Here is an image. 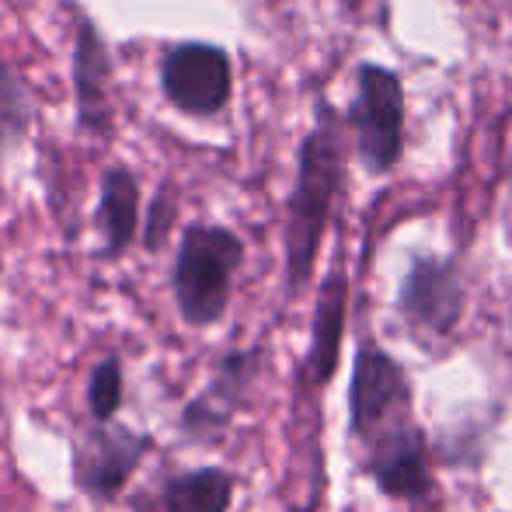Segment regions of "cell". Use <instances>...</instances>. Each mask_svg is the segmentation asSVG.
<instances>
[{"instance_id": "3957f363", "label": "cell", "mask_w": 512, "mask_h": 512, "mask_svg": "<svg viewBox=\"0 0 512 512\" xmlns=\"http://www.w3.org/2000/svg\"><path fill=\"white\" fill-rule=\"evenodd\" d=\"M244 262V241L220 223H189L178 241L171 290L178 314L192 328H209L230 307L234 276Z\"/></svg>"}, {"instance_id": "9a60e30c", "label": "cell", "mask_w": 512, "mask_h": 512, "mask_svg": "<svg viewBox=\"0 0 512 512\" xmlns=\"http://www.w3.org/2000/svg\"><path fill=\"white\" fill-rule=\"evenodd\" d=\"M171 216H175V199L168 192H157L154 206H150V216H147V248L157 251V244H164L168 237V227H171Z\"/></svg>"}, {"instance_id": "277c9868", "label": "cell", "mask_w": 512, "mask_h": 512, "mask_svg": "<svg viewBox=\"0 0 512 512\" xmlns=\"http://www.w3.org/2000/svg\"><path fill=\"white\" fill-rule=\"evenodd\" d=\"M161 95L175 112L189 119H213L230 105L234 95V63L216 42H175L164 49L157 67Z\"/></svg>"}, {"instance_id": "ac0fdd59", "label": "cell", "mask_w": 512, "mask_h": 512, "mask_svg": "<svg viewBox=\"0 0 512 512\" xmlns=\"http://www.w3.org/2000/svg\"><path fill=\"white\" fill-rule=\"evenodd\" d=\"M157 512H161V509H157Z\"/></svg>"}, {"instance_id": "8fae6325", "label": "cell", "mask_w": 512, "mask_h": 512, "mask_svg": "<svg viewBox=\"0 0 512 512\" xmlns=\"http://www.w3.org/2000/svg\"><path fill=\"white\" fill-rule=\"evenodd\" d=\"M258 356L255 352H234L220 363V377L185 408L182 425L192 432V436H213L227 425L230 411L241 401V391L248 387L251 373H255Z\"/></svg>"}, {"instance_id": "6da1fadb", "label": "cell", "mask_w": 512, "mask_h": 512, "mask_svg": "<svg viewBox=\"0 0 512 512\" xmlns=\"http://www.w3.org/2000/svg\"><path fill=\"white\" fill-rule=\"evenodd\" d=\"M349 436L359 467L380 492L401 502H422L432 492L425 429L415 418L411 384L377 338H363L349 384Z\"/></svg>"}, {"instance_id": "4fadbf2b", "label": "cell", "mask_w": 512, "mask_h": 512, "mask_svg": "<svg viewBox=\"0 0 512 512\" xmlns=\"http://www.w3.org/2000/svg\"><path fill=\"white\" fill-rule=\"evenodd\" d=\"M234 499V478L223 467H199L164 485L161 512H227Z\"/></svg>"}, {"instance_id": "e0dca14e", "label": "cell", "mask_w": 512, "mask_h": 512, "mask_svg": "<svg viewBox=\"0 0 512 512\" xmlns=\"http://www.w3.org/2000/svg\"><path fill=\"white\" fill-rule=\"evenodd\" d=\"M509 185H512V175H509Z\"/></svg>"}, {"instance_id": "9c48e42d", "label": "cell", "mask_w": 512, "mask_h": 512, "mask_svg": "<svg viewBox=\"0 0 512 512\" xmlns=\"http://www.w3.org/2000/svg\"><path fill=\"white\" fill-rule=\"evenodd\" d=\"M98 230H102V258H122L140 230V178L129 164L112 161L102 171V199H98Z\"/></svg>"}, {"instance_id": "5bb4252c", "label": "cell", "mask_w": 512, "mask_h": 512, "mask_svg": "<svg viewBox=\"0 0 512 512\" xmlns=\"http://www.w3.org/2000/svg\"><path fill=\"white\" fill-rule=\"evenodd\" d=\"M122 405V363L115 356H105L95 366L88 384V408L95 422H112V415Z\"/></svg>"}, {"instance_id": "7a4b0ae2", "label": "cell", "mask_w": 512, "mask_h": 512, "mask_svg": "<svg viewBox=\"0 0 512 512\" xmlns=\"http://www.w3.org/2000/svg\"><path fill=\"white\" fill-rule=\"evenodd\" d=\"M345 185V136L342 119L328 105H317L314 129L300 143L297 182L286 203V290L297 297L314 272L324 230L331 223V209Z\"/></svg>"}, {"instance_id": "8992f818", "label": "cell", "mask_w": 512, "mask_h": 512, "mask_svg": "<svg viewBox=\"0 0 512 512\" xmlns=\"http://www.w3.org/2000/svg\"><path fill=\"white\" fill-rule=\"evenodd\" d=\"M74 126L84 140L115 136V67L105 35L84 11H74Z\"/></svg>"}, {"instance_id": "5b68a950", "label": "cell", "mask_w": 512, "mask_h": 512, "mask_svg": "<svg viewBox=\"0 0 512 512\" xmlns=\"http://www.w3.org/2000/svg\"><path fill=\"white\" fill-rule=\"evenodd\" d=\"M359 157L370 171L384 175L398 164L405 147V91L401 81L384 67L359 70V91L352 102Z\"/></svg>"}, {"instance_id": "2e32d148", "label": "cell", "mask_w": 512, "mask_h": 512, "mask_svg": "<svg viewBox=\"0 0 512 512\" xmlns=\"http://www.w3.org/2000/svg\"><path fill=\"white\" fill-rule=\"evenodd\" d=\"M4 422H7V411H4V380H0V439H4Z\"/></svg>"}, {"instance_id": "7c38bea8", "label": "cell", "mask_w": 512, "mask_h": 512, "mask_svg": "<svg viewBox=\"0 0 512 512\" xmlns=\"http://www.w3.org/2000/svg\"><path fill=\"white\" fill-rule=\"evenodd\" d=\"M35 119H39V102H35L32 84L0 49V161L28 140Z\"/></svg>"}, {"instance_id": "52a82bcc", "label": "cell", "mask_w": 512, "mask_h": 512, "mask_svg": "<svg viewBox=\"0 0 512 512\" xmlns=\"http://www.w3.org/2000/svg\"><path fill=\"white\" fill-rule=\"evenodd\" d=\"M401 314L429 335H450L464 317V283L446 258H415L401 283Z\"/></svg>"}, {"instance_id": "30bf717a", "label": "cell", "mask_w": 512, "mask_h": 512, "mask_svg": "<svg viewBox=\"0 0 512 512\" xmlns=\"http://www.w3.org/2000/svg\"><path fill=\"white\" fill-rule=\"evenodd\" d=\"M345 307H349V279L345 269H331L321 283L314 307V331H310V380L324 387L338 370V352H342L345 331Z\"/></svg>"}, {"instance_id": "ba28073f", "label": "cell", "mask_w": 512, "mask_h": 512, "mask_svg": "<svg viewBox=\"0 0 512 512\" xmlns=\"http://www.w3.org/2000/svg\"><path fill=\"white\" fill-rule=\"evenodd\" d=\"M147 436L129 432L122 425L98 422V429L84 432L81 446H77V464L74 478L95 499H115L126 488L129 474L147 453Z\"/></svg>"}]
</instances>
